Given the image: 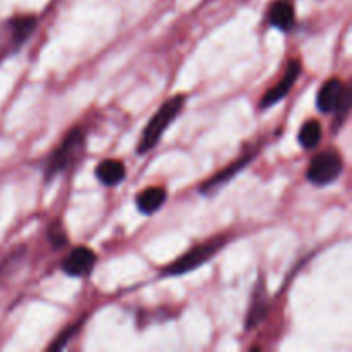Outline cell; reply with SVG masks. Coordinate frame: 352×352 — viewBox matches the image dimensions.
Returning <instances> with one entry per match:
<instances>
[{"instance_id":"1","label":"cell","mask_w":352,"mask_h":352,"mask_svg":"<svg viewBox=\"0 0 352 352\" xmlns=\"http://www.w3.org/2000/svg\"><path fill=\"white\" fill-rule=\"evenodd\" d=\"M184 102H186L184 95L172 96V98H168L167 102L157 110V113L151 117V120L148 122V126L144 127L143 134H141L140 144H138V151H140V153H148V151H151L155 146H157L160 138L164 136L165 129L174 122V119L182 110Z\"/></svg>"},{"instance_id":"2","label":"cell","mask_w":352,"mask_h":352,"mask_svg":"<svg viewBox=\"0 0 352 352\" xmlns=\"http://www.w3.org/2000/svg\"><path fill=\"white\" fill-rule=\"evenodd\" d=\"M85 133L81 129H72L67 136L64 138V141L60 143V146L50 155L47 162V168H45V179L52 181L55 175L62 174L67 168H71L76 162H79L82 151H85Z\"/></svg>"},{"instance_id":"3","label":"cell","mask_w":352,"mask_h":352,"mask_svg":"<svg viewBox=\"0 0 352 352\" xmlns=\"http://www.w3.org/2000/svg\"><path fill=\"white\" fill-rule=\"evenodd\" d=\"M226 244L227 236H217L213 237V239L206 241V243L196 244V246L191 248L188 253H184L181 258H177L174 263L168 265L164 270V275L172 277V275L189 274V272L196 270L198 267L205 265L212 256H215Z\"/></svg>"},{"instance_id":"4","label":"cell","mask_w":352,"mask_h":352,"mask_svg":"<svg viewBox=\"0 0 352 352\" xmlns=\"http://www.w3.org/2000/svg\"><path fill=\"white\" fill-rule=\"evenodd\" d=\"M318 109L325 113H337V119L344 120L346 113L349 112L351 107V89L349 86L344 85L340 79L332 78L320 88L318 96H316Z\"/></svg>"},{"instance_id":"5","label":"cell","mask_w":352,"mask_h":352,"mask_svg":"<svg viewBox=\"0 0 352 352\" xmlns=\"http://www.w3.org/2000/svg\"><path fill=\"white\" fill-rule=\"evenodd\" d=\"M342 170V157L336 150H325L313 158L306 174L315 186H329L340 177Z\"/></svg>"},{"instance_id":"6","label":"cell","mask_w":352,"mask_h":352,"mask_svg":"<svg viewBox=\"0 0 352 352\" xmlns=\"http://www.w3.org/2000/svg\"><path fill=\"white\" fill-rule=\"evenodd\" d=\"M299 74H301V62H299L298 58H294V60L289 62L287 71H285V74L282 76L280 81H278L274 88H270L267 93H265V96L261 98V103H260L261 109L274 107L275 103L284 100L285 96L289 95V91L292 89V86L296 85V81H298Z\"/></svg>"},{"instance_id":"7","label":"cell","mask_w":352,"mask_h":352,"mask_svg":"<svg viewBox=\"0 0 352 352\" xmlns=\"http://www.w3.org/2000/svg\"><path fill=\"white\" fill-rule=\"evenodd\" d=\"M96 263L95 251L86 246L74 248L62 263V270L71 277H85L93 270Z\"/></svg>"},{"instance_id":"8","label":"cell","mask_w":352,"mask_h":352,"mask_svg":"<svg viewBox=\"0 0 352 352\" xmlns=\"http://www.w3.org/2000/svg\"><path fill=\"white\" fill-rule=\"evenodd\" d=\"M268 24L280 31H291L294 28L296 12L291 0H275L268 7Z\"/></svg>"},{"instance_id":"9","label":"cell","mask_w":352,"mask_h":352,"mask_svg":"<svg viewBox=\"0 0 352 352\" xmlns=\"http://www.w3.org/2000/svg\"><path fill=\"white\" fill-rule=\"evenodd\" d=\"M253 155L254 153L244 155L243 158H239V160L234 162L232 165H229V167H227V168H223L222 172H219V174H217V175H213V177L210 179V181H206L205 184H203L201 188H199V191H203V192H205V195H210V192H215L217 189H220L223 184H227V182H229L230 179H232L234 175H236L237 172L241 170V168L246 167V165L251 162V158H253Z\"/></svg>"},{"instance_id":"10","label":"cell","mask_w":352,"mask_h":352,"mask_svg":"<svg viewBox=\"0 0 352 352\" xmlns=\"http://www.w3.org/2000/svg\"><path fill=\"white\" fill-rule=\"evenodd\" d=\"M96 179L102 182L103 186H112L120 184L126 177V165L120 160H116V158H110V160L100 162L98 167H96Z\"/></svg>"},{"instance_id":"11","label":"cell","mask_w":352,"mask_h":352,"mask_svg":"<svg viewBox=\"0 0 352 352\" xmlns=\"http://www.w3.org/2000/svg\"><path fill=\"white\" fill-rule=\"evenodd\" d=\"M165 199H167V191L160 186H153V188L144 189L138 195L136 205L143 215H153L157 210L164 206Z\"/></svg>"},{"instance_id":"12","label":"cell","mask_w":352,"mask_h":352,"mask_svg":"<svg viewBox=\"0 0 352 352\" xmlns=\"http://www.w3.org/2000/svg\"><path fill=\"white\" fill-rule=\"evenodd\" d=\"M36 26V19L30 16H21L7 23V31H9V43L12 48H17L30 38Z\"/></svg>"},{"instance_id":"13","label":"cell","mask_w":352,"mask_h":352,"mask_svg":"<svg viewBox=\"0 0 352 352\" xmlns=\"http://www.w3.org/2000/svg\"><path fill=\"white\" fill-rule=\"evenodd\" d=\"M323 136V129H322V124L318 120H308L305 122V126L301 127L299 131V143L305 150H313L320 144Z\"/></svg>"},{"instance_id":"14","label":"cell","mask_w":352,"mask_h":352,"mask_svg":"<svg viewBox=\"0 0 352 352\" xmlns=\"http://www.w3.org/2000/svg\"><path fill=\"white\" fill-rule=\"evenodd\" d=\"M267 301H265V292L263 287H258V291L254 292V299H253V306L250 309V315H248V329H253L256 327L261 320L267 316Z\"/></svg>"},{"instance_id":"15","label":"cell","mask_w":352,"mask_h":352,"mask_svg":"<svg viewBox=\"0 0 352 352\" xmlns=\"http://www.w3.org/2000/svg\"><path fill=\"white\" fill-rule=\"evenodd\" d=\"M48 237H50V243L54 244L55 248H62L67 244V237H65L64 229L60 227V223L55 222L48 227Z\"/></svg>"},{"instance_id":"16","label":"cell","mask_w":352,"mask_h":352,"mask_svg":"<svg viewBox=\"0 0 352 352\" xmlns=\"http://www.w3.org/2000/svg\"><path fill=\"white\" fill-rule=\"evenodd\" d=\"M74 330H76V327H72V329H69L67 332H65V337H71V336H72V332H74ZM65 344H67V339H64V336H60V337H58V339H57V342H55L54 346L50 347V349H54V351L62 349V347H64Z\"/></svg>"}]
</instances>
